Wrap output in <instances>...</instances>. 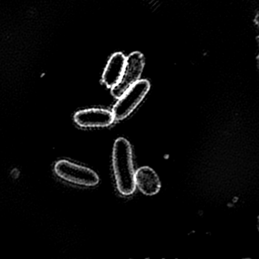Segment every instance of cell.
<instances>
[{"label": "cell", "mask_w": 259, "mask_h": 259, "mask_svg": "<svg viewBox=\"0 0 259 259\" xmlns=\"http://www.w3.org/2000/svg\"><path fill=\"white\" fill-rule=\"evenodd\" d=\"M126 57L122 53L111 56L102 75V81L107 88L112 89L119 83L125 69Z\"/></svg>", "instance_id": "obj_7"}, {"label": "cell", "mask_w": 259, "mask_h": 259, "mask_svg": "<svg viewBox=\"0 0 259 259\" xmlns=\"http://www.w3.org/2000/svg\"><path fill=\"white\" fill-rule=\"evenodd\" d=\"M74 121L82 128H100L107 127L114 122L113 113L101 108L86 109L77 112Z\"/></svg>", "instance_id": "obj_5"}, {"label": "cell", "mask_w": 259, "mask_h": 259, "mask_svg": "<svg viewBox=\"0 0 259 259\" xmlns=\"http://www.w3.org/2000/svg\"><path fill=\"white\" fill-rule=\"evenodd\" d=\"M54 172L62 180L81 186H95L99 183L98 174L90 168L60 160L54 166Z\"/></svg>", "instance_id": "obj_2"}, {"label": "cell", "mask_w": 259, "mask_h": 259, "mask_svg": "<svg viewBox=\"0 0 259 259\" xmlns=\"http://www.w3.org/2000/svg\"><path fill=\"white\" fill-rule=\"evenodd\" d=\"M113 166L116 186L119 193L130 195L136 190L133 151L130 142L119 138L115 142L113 150Z\"/></svg>", "instance_id": "obj_1"}, {"label": "cell", "mask_w": 259, "mask_h": 259, "mask_svg": "<svg viewBox=\"0 0 259 259\" xmlns=\"http://www.w3.org/2000/svg\"><path fill=\"white\" fill-rule=\"evenodd\" d=\"M150 83L147 80H139L118 99L113 107L114 120H122L128 117L143 101L149 92Z\"/></svg>", "instance_id": "obj_3"}, {"label": "cell", "mask_w": 259, "mask_h": 259, "mask_svg": "<svg viewBox=\"0 0 259 259\" xmlns=\"http://www.w3.org/2000/svg\"><path fill=\"white\" fill-rule=\"evenodd\" d=\"M145 67V57L140 52L132 53L126 57L125 69L122 78L116 85L111 89V94L119 99L130 88L140 80Z\"/></svg>", "instance_id": "obj_4"}, {"label": "cell", "mask_w": 259, "mask_h": 259, "mask_svg": "<svg viewBox=\"0 0 259 259\" xmlns=\"http://www.w3.org/2000/svg\"><path fill=\"white\" fill-rule=\"evenodd\" d=\"M136 186L145 195H154L161 188L160 179L154 169L148 166L139 168L135 174Z\"/></svg>", "instance_id": "obj_6"}]
</instances>
